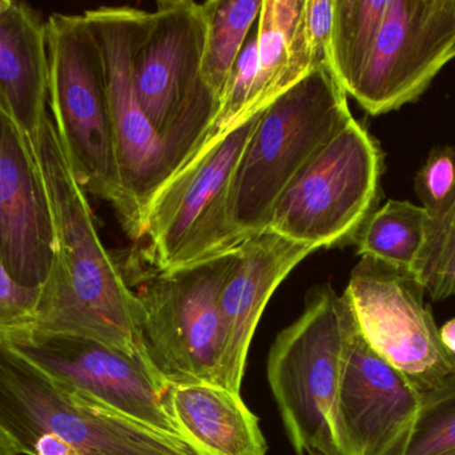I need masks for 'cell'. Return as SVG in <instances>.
Segmentation results:
<instances>
[{
    "mask_svg": "<svg viewBox=\"0 0 455 455\" xmlns=\"http://www.w3.org/2000/svg\"><path fill=\"white\" fill-rule=\"evenodd\" d=\"M369 346L421 393L455 373L424 286L409 270L363 256L344 291Z\"/></svg>",
    "mask_w": 455,
    "mask_h": 455,
    "instance_id": "8fae6325",
    "label": "cell"
},
{
    "mask_svg": "<svg viewBox=\"0 0 455 455\" xmlns=\"http://www.w3.org/2000/svg\"><path fill=\"white\" fill-rule=\"evenodd\" d=\"M411 272L433 301L455 296V200L440 215L430 216Z\"/></svg>",
    "mask_w": 455,
    "mask_h": 455,
    "instance_id": "603a6c76",
    "label": "cell"
},
{
    "mask_svg": "<svg viewBox=\"0 0 455 455\" xmlns=\"http://www.w3.org/2000/svg\"><path fill=\"white\" fill-rule=\"evenodd\" d=\"M389 0H334L331 67L349 95L368 61Z\"/></svg>",
    "mask_w": 455,
    "mask_h": 455,
    "instance_id": "7402d4cb",
    "label": "cell"
},
{
    "mask_svg": "<svg viewBox=\"0 0 455 455\" xmlns=\"http://www.w3.org/2000/svg\"><path fill=\"white\" fill-rule=\"evenodd\" d=\"M352 119L331 66L313 69L262 111L230 184V221L241 240L267 229L283 190Z\"/></svg>",
    "mask_w": 455,
    "mask_h": 455,
    "instance_id": "3957f363",
    "label": "cell"
},
{
    "mask_svg": "<svg viewBox=\"0 0 455 455\" xmlns=\"http://www.w3.org/2000/svg\"><path fill=\"white\" fill-rule=\"evenodd\" d=\"M256 75L257 40L256 34H254L253 37L246 40L245 45H243L240 55H238L237 61H235V67H233L232 72H230L229 79H228L226 90H224L223 98H221L219 114L216 115L210 131L205 135L204 142H203L202 146L197 150L194 158L200 154V152L204 151L208 147L212 146L228 131L233 130L235 127V122H237L240 115L243 114V109H245L249 98H251Z\"/></svg>",
    "mask_w": 455,
    "mask_h": 455,
    "instance_id": "d4e9b609",
    "label": "cell"
},
{
    "mask_svg": "<svg viewBox=\"0 0 455 455\" xmlns=\"http://www.w3.org/2000/svg\"><path fill=\"white\" fill-rule=\"evenodd\" d=\"M2 338L48 376L80 394L181 438L168 408L170 385L135 358L93 339L32 329Z\"/></svg>",
    "mask_w": 455,
    "mask_h": 455,
    "instance_id": "4fadbf2b",
    "label": "cell"
},
{
    "mask_svg": "<svg viewBox=\"0 0 455 455\" xmlns=\"http://www.w3.org/2000/svg\"><path fill=\"white\" fill-rule=\"evenodd\" d=\"M39 294L12 280L0 253V337L32 329Z\"/></svg>",
    "mask_w": 455,
    "mask_h": 455,
    "instance_id": "4316f807",
    "label": "cell"
},
{
    "mask_svg": "<svg viewBox=\"0 0 455 455\" xmlns=\"http://www.w3.org/2000/svg\"><path fill=\"white\" fill-rule=\"evenodd\" d=\"M405 455H455V373L422 393L421 409Z\"/></svg>",
    "mask_w": 455,
    "mask_h": 455,
    "instance_id": "cb8c5ba5",
    "label": "cell"
},
{
    "mask_svg": "<svg viewBox=\"0 0 455 455\" xmlns=\"http://www.w3.org/2000/svg\"><path fill=\"white\" fill-rule=\"evenodd\" d=\"M441 339L446 349L455 355V318L440 329Z\"/></svg>",
    "mask_w": 455,
    "mask_h": 455,
    "instance_id": "83f0119b",
    "label": "cell"
},
{
    "mask_svg": "<svg viewBox=\"0 0 455 455\" xmlns=\"http://www.w3.org/2000/svg\"><path fill=\"white\" fill-rule=\"evenodd\" d=\"M0 253L12 280L29 290L47 282L56 232L47 190L28 138L0 112Z\"/></svg>",
    "mask_w": 455,
    "mask_h": 455,
    "instance_id": "9a60e30c",
    "label": "cell"
},
{
    "mask_svg": "<svg viewBox=\"0 0 455 455\" xmlns=\"http://www.w3.org/2000/svg\"><path fill=\"white\" fill-rule=\"evenodd\" d=\"M384 171L381 146L353 118L283 190L265 230L315 251L355 246L379 207Z\"/></svg>",
    "mask_w": 455,
    "mask_h": 455,
    "instance_id": "ba28073f",
    "label": "cell"
},
{
    "mask_svg": "<svg viewBox=\"0 0 455 455\" xmlns=\"http://www.w3.org/2000/svg\"><path fill=\"white\" fill-rule=\"evenodd\" d=\"M237 250L170 272H154L135 288L144 307L143 336L155 370L168 385L219 384V297Z\"/></svg>",
    "mask_w": 455,
    "mask_h": 455,
    "instance_id": "9c48e42d",
    "label": "cell"
},
{
    "mask_svg": "<svg viewBox=\"0 0 455 455\" xmlns=\"http://www.w3.org/2000/svg\"><path fill=\"white\" fill-rule=\"evenodd\" d=\"M168 408L181 438L199 455H267L259 421L241 393L212 382L170 385Z\"/></svg>",
    "mask_w": 455,
    "mask_h": 455,
    "instance_id": "ac0fdd59",
    "label": "cell"
},
{
    "mask_svg": "<svg viewBox=\"0 0 455 455\" xmlns=\"http://www.w3.org/2000/svg\"><path fill=\"white\" fill-rule=\"evenodd\" d=\"M455 59V0H389L349 95L379 117L416 102Z\"/></svg>",
    "mask_w": 455,
    "mask_h": 455,
    "instance_id": "7c38bea8",
    "label": "cell"
},
{
    "mask_svg": "<svg viewBox=\"0 0 455 455\" xmlns=\"http://www.w3.org/2000/svg\"><path fill=\"white\" fill-rule=\"evenodd\" d=\"M83 16L103 59L124 194L125 213L120 226L131 240L140 242L147 211L171 179L164 144L147 119L133 88V51L146 26L148 11L127 5L99 7L85 11Z\"/></svg>",
    "mask_w": 455,
    "mask_h": 455,
    "instance_id": "30bf717a",
    "label": "cell"
},
{
    "mask_svg": "<svg viewBox=\"0 0 455 455\" xmlns=\"http://www.w3.org/2000/svg\"><path fill=\"white\" fill-rule=\"evenodd\" d=\"M430 214L411 200L389 199L379 206L355 238L357 256L409 270L421 250Z\"/></svg>",
    "mask_w": 455,
    "mask_h": 455,
    "instance_id": "d6986e66",
    "label": "cell"
},
{
    "mask_svg": "<svg viewBox=\"0 0 455 455\" xmlns=\"http://www.w3.org/2000/svg\"><path fill=\"white\" fill-rule=\"evenodd\" d=\"M0 430L24 455H147L148 427L56 381L0 337Z\"/></svg>",
    "mask_w": 455,
    "mask_h": 455,
    "instance_id": "8992f818",
    "label": "cell"
},
{
    "mask_svg": "<svg viewBox=\"0 0 455 455\" xmlns=\"http://www.w3.org/2000/svg\"><path fill=\"white\" fill-rule=\"evenodd\" d=\"M355 329L347 296L321 283L270 347L267 382L296 455H339L331 422Z\"/></svg>",
    "mask_w": 455,
    "mask_h": 455,
    "instance_id": "5b68a950",
    "label": "cell"
},
{
    "mask_svg": "<svg viewBox=\"0 0 455 455\" xmlns=\"http://www.w3.org/2000/svg\"><path fill=\"white\" fill-rule=\"evenodd\" d=\"M205 32L202 3L160 0L133 51V88L164 144L171 179L196 154L221 106L203 79Z\"/></svg>",
    "mask_w": 455,
    "mask_h": 455,
    "instance_id": "277c9868",
    "label": "cell"
},
{
    "mask_svg": "<svg viewBox=\"0 0 455 455\" xmlns=\"http://www.w3.org/2000/svg\"><path fill=\"white\" fill-rule=\"evenodd\" d=\"M48 53L45 21L26 3L0 15V112L27 138L47 118Z\"/></svg>",
    "mask_w": 455,
    "mask_h": 455,
    "instance_id": "e0dca14e",
    "label": "cell"
},
{
    "mask_svg": "<svg viewBox=\"0 0 455 455\" xmlns=\"http://www.w3.org/2000/svg\"><path fill=\"white\" fill-rule=\"evenodd\" d=\"M28 141L56 232L55 264L40 288L32 330L101 342L157 374L144 342L143 305L99 237L87 192L72 173L52 118L47 115Z\"/></svg>",
    "mask_w": 455,
    "mask_h": 455,
    "instance_id": "6da1fadb",
    "label": "cell"
},
{
    "mask_svg": "<svg viewBox=\"0 0 455 455\" xmlns=\"http://www.w3.org/2000/svg\"><path fill=\"white\" fill-rule=\"evenodd\" d=\"M315 248L264 230L241 243L220 297L219 385L241 393L249 347L267 302L278 286Z\"/></svg>",
    "mask_w": 455,
    "mask_h": 455,
    "instance_id": "2e32d148",
    "label": "cell"
},
{
    "mask_svg": "<svg viewBox=\"0 0 455 455\" xmlns=\"http://www.w3.org/2000/svg\"><path fill=\"white\" fill-rule=\"evenodd\" d=\"M304 0H262L257 19V75L253 91L235 127L264 111L270 103V90L288 59L289 45L296 31Z\"/></svg>",
    "mask_w": 455,
    "mask_h": 455,
    "instance_id": "44dd1931",
    "label": "cell"
},
{
    "mask_svg": "<svg viewBox=\"0 0 455 455\" xmlns=\"http://www.w3.org/2000/svg\"><path fill=\"white\" fill-rule=\"evenodd\" d=\"M45 29L47 104L56 133L80 186L109 203L122 222L124 194L98 42L83 15L52 13Z\"/></svg>",
    "mask_w": 455,
    "mask_h": 455,
    "instance_id": "52a82bcc",
    "label": "cell"
},
{
    "mask_svg": "<svg viewBox=\"0 0 455 455\" xmlns=\"http://www.w3.org/2000/svg\"><path fill=\"white\" fill-rule=\"evenodd\" d=\"M261 114L228 131L163 187L147 211L143 248L124 259L116 256L131 288L146 275L194 266L240 248L243 240L230 221V184Z\"/></svg>",
    "mask_w": 455,
    "mask_h": 455,
    "instance_id": "7a4b0ae2",
    "label": "cell"
},
{
    "mask_svg": "<svg viewBox=\"0 0 455 455\" xmlns=\"http://www.w3.org/2000/svg\"><path fill=\"white\" fill-rule=\"evenodd\" d=\"M202 5L207 26L203 79L221 103L230 72L259 19L262 0H208Z\"/></svg>",
    "mask_w": 455,
    "mask_h": 455,
    "instance_id": "ffe728a7",
    "label": "cell"
},
{
    "mask_svg": "<svg viewBox=\"0 0 455 455\" xmlns=\"http://www.w3.org/2000/svg\"><path fill=\"white\" fill-rule=\"evenodd\" d=\"M0 455H19L15 446L5 437L2 430H0Z\"/></svg>",
    "mask_w": 455,
    "mask_h": 455,
    "instance_id": "f1b7e54d",
    "label": "cell"
},
{
    "mask_svg": "<svg viewBox=\"0 0 455 455\" xmlns=\"http://www.w3.org/2000/svg\"><path fill=\"white\" fill-rule=\"evenodd\" d=\"M13 0H0V15L12 4Z\"/></svg>",
    "mask_w": 455,
    "mask_h": 455,
    "instance_id": "f546056e",
    "label": "cell"
},
{
    "mask_svg": "<svg viewBox=\"0 0 455 455\" xmlns=\"http://www.w3.org/2000/svg\"><path fill=\"white\" fill-rule=\"evenodd\" d=\"M421 402L422 393L369 346L355 322L331 422L339 455H405Z\"/></svg>",
    "mask_w": 455,
    "mask_h": 455,
    "instance_id": "5bb4252c",
    "label": "cell"
},
{
    "mask_svg": "<svg viewBox=\"0 0 455 455\" xmlns=\"http://www.w3.org/2000/svg\"><path fill=\"white\" fill-rule=\"evenodd\" d=\"M414 191L430 216L440 215L455 200V144L430 151L414 178Z\"/></svg>",
    "mask_w": 455,
    "mask_h": 455,
    "instance_id": "484cf974",
    "label": "cell"
}]
</instances>
